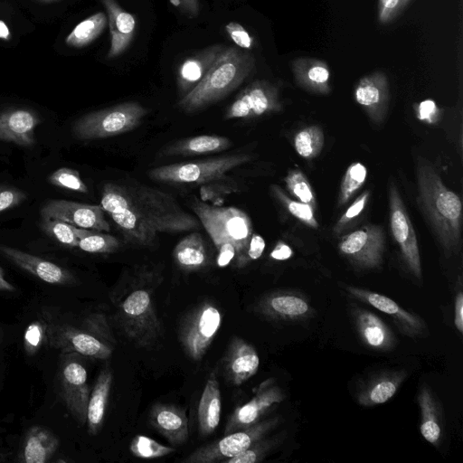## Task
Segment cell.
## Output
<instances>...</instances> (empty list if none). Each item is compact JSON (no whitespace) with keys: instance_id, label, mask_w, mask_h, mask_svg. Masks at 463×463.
<instances>
[{"instance_id":"obj_41","label":"cell","mask_w":463,"mask_h":463,"mask_svg":"<svg viewBox=\"0 0 463 463\" xmlns=\"http://www.w3.org/2000/svg\"><path fill=\"white\" fill-rule=\"evenodd\" d=\"M129 450L136 458L152 459L167 456L175 449L172 447L160 444L149 437L137 435L132 439L129 444Z\"/></svg>"},{"instance_id":"obj_33","label":"cell","mask_w":463,"mask_h":463,"mask_svg":"<svg viewBox=\"0 0 463 463\" xmlns=\"http://www.w3.org/2000/svg\"><path fill=\"white\" fill-rule=\"evenodd\" d=\"M404 378V372H397L374 379L359 394V403L373 406L386 402L395 394Z\"/></svg>"},{"instance_id":"obj_47","label":"cell","mask_w":463,"mask_h":463,"mask_svg":"<svg viewBox=\"0 0 463 463\" xmlns=\"http://www.w3.org/2000/svg\"><path fill=\"white\" fill-rule=\"evenodd\" d=\"M412 0H377V22L382 25L393 23Z\"/></svg>"},{"instance_id":"obj_36","label":"cell","mask_w":463,"mask_h":463,"mask_svg":"<svg viewBox=\"0 0 463 463\" xmlns=\"http://www.w3.org/2000/svg\"><path fill=\"white\" fill-rule=\"evenodd\" d=\"M78 248L89 253H113L120 246V241L109 233L75 227Z\"/></svg>"},{"instance_id":"obj_28","label":"cell","mask_w":463,"mask_h":463,"mask_svg":"<svg viewBox=\"0 0 463 463\" xmlns=\"http://www.w3.org/2000/svg\"><path fill=\"white\" fill-rule=\"evenodd\" d=\"M232 145L229 137L199 135L177 140L161 149L162 156H195L224 151Z\"/></svg>"},{"instance_id":"obj_30","label":"cell","mask_w":463,"mask_h":463,"mask_svg":"<svg viewBox=\"0 0 463 463\" xmlns=\"http://www.w3.org/2000/svg\"><path fill=\"white\" fill-rule=\"evenodd\" d=\"M173 257L176 265L186 272L202 270L211 261L207 243L196 231L178 241L174 248Z\"/></svg>"},{"instance_id":"obj_57","label":"cell","mask_w":463,"mask_h":463,"mask_svg":"<svg viewBox=\"0 0 463 463\" xmlns=\"http://www.w3.org/2000/svg\"><path fill=\"white\" fill-rule=\"evenodd\" d=\"M11 33L4 21L0 20V39L10 40Z\"/></svg>"},{"instance_id":"obj_15","label":"cell","mask_w":463,"mask_h":463,"mask_svg":"<svg viewBox=\"0 0 463 463\" xmlns=\"http://www.w3.org/2000/svg\"><path fill=\"white\" fill-rule=\"evenodd\" d=\"M42 218L56 219L73 226L109 232L110 226L100 205L67 200H50L41 208Z\"/></svg>"},{"instance_id":"obj_13","label":"cell","mask_w":463,"mask_h":463,"mask_svg":"<svg viewBox=\"0 0 463 463\" xmlns=\"http://www.w3.org/2000/svg\"><path fill=\"white\" fill-rule=\"evenodd\" d=\"M385 235L380 225L368 224L343 236L338 242L339 252L354 264L373 269L383 262Z\"/></svg>"},{"instance_id":"obj_5","label":"cell","mask_w":463,"mask_h":463,"mask_svg":"<svg viewBox=\"0 0 463 463\" xmlns=\"http://www.w3.org/2000/svg\"><path fill=\"white\" fill-rule=\"evenodd\" d=\"M190 207L217 250L219 268L243 254L253 233L251 220L244 211L209 204L195 196L191 198Z\"/></svg>"},{"instance_id":"obj_46","label":"cell","mask_w":463,"mask_h":463,"mask_svg":"<svg viewBox=\"0 0 463 463\" xmlns=\"http://www.w3.org/2000/svg\"><path fill=\"white\" fill-rule=\"evenodd\" d=\"M83 329L114 347L116 341L105 315L94 313L83 320Z\"/></svg>"},{"instance_id":"obj_50","label":"cell","mask_w":463,"mask_h":463,"mask_svg":"<svg viewBox=\"0 0 463 463\" xmlns=\"http://www.w3.org/2000/svg\"><path fill=\"white\" fill-rule=\"evenodd\" d=\"M27 198L24 191L9 185H0V213L12 209Z\"/></svg>"},{"instance_id":"obj_38","label":"cell","mask_w":463,"mask_h":463,"mask_svg":"<svg viewBox=\"0 0 463 463\" xmlns=\"http://www.w3.org/2000/svg\"><path fill=\"white\" fill-rule=\"evenodd\" d=\"M366 176L367 169L360 162H354L347 167L340 184L338 206L345 205L354 195L364 185Z\"/></svg>"},{"instance_id":"obj_55","label":"cell","mask_w":463,"mask_h":463,"mask_svg":"<svg viewBox=\"0 0 463 463\" xmlns=\"http://www.w3.org/2000/svg\"><path fill=\"white\" fill-rule=\"evenodd\" d=\"M454 323L456 328L462 333L463 332V295L459 291L456 297L455 301V317Z\"/></svg>"},{"instance_id":"obj_31","label":"cell","mask_w":463,"mask_h":463,"mask_svg":"<svg viewBox=\"0 0 463 463\" xmlns=\"http://www.w3.org/2000/svg\"><path fill=\"white\" fill-rule=\"evenodd\" d=\"M222 396L215 373H212L204 385L197 411L198 430L202 436L212 434L219 426Z\"/></svg>"},{"instance_id":"obj_17","label":"cell","mask_w":463,"mask_h":463,"mask_svg":"<svg viewBox=\"0 0 463 463\" xmlns=\"http://www.w3.org/2000/svg\"><path fill=\"white\" fill-rule=\"evenodd\" d=\"M354 97L373 123H382L390 101V86L386 73L375 71L362 77L354 87Z\"/></svg>"},{"instance_id":"obj_10","label":"cell","mask_w":463,"mask_h":463,"mask_svg":"<svg viewBox=\"0 0 463 463\" xmlns=\"http://www.w3.org/2000/svg\"><path fill=\"white\" fill-rule=\"evenodd\" d=\"M60 392L69 411L80 424L87 420L90 389L87 371L77 354H62L59 370Z\"/></svg>"},{"instance_id":"obj_27","label":"cell","mask_w":463,"mask_h":463,"mask_svg":"<svg viewBox=\"0 0 463 463\" xmlns=\"http://www.w3.org/2000/svg\"><path fill=\"white\" fill-rule=\"evenodd\" d=\"M59 448L58 438L48 429L33 426L29 429L21 444L18 461L24 463H45Z\"/></svg>"},{"instance_id":"obj_29","label":"cell","mask_w":463,"mask_h":463,"mask_svg":"<svg viewBox=\"0 0 463 463\" xmlns=\"http://www.w3.org/2000/svg\"><path fill=\"white\" fill-rule=\"evenodd\" d=\"M112 382L113 371L109 364H106L99 372L89 397L86 423L91 436L97 435L103 426Z\"/></svg>"},{"instance_id":"obj_35","label":"cell","mask_w":463,"mask_h":463,"mask_svg":"<svg viewBox=\"0 0 463 463\" xmlns=\"http://www.w3.org/2000/svg\"><path fill=\"white\" fill-rule=\"evenodd\" d=\"M108 24L107 14L98 12L80 22L65 38V43L73 48H83L95 41Z\"/></svg>"},{"instance_id":"obj_59","label":"cell","mask_w":463,"mask_h":463,"mask_svg":"<svg viewBox=\"0 0 463 463\" xmlns=\"http://www.w3.org/2000/svg\"><path fill=\"white\" fill-rule=\"evenodd\" d=\"M2 338H3V332H2V330L0 329V344H1V342H2Z\"/></svg>"},{"instance_id":"obj_40","label":"cell","mask_w":463,"mask_h":463,"mask_svg":"<svg viewBox=\"0 0 463 463\" xmlns=\"http://www.w3.org/2000/svg\"><path fill=\"white\" fill-rule=\"evenodd\" d=\"M284 181L288 191L293 196L309 204L314 210L317 209V203L312 185L300 169H289Z\"/></svg>"},{"instance_id":"obj_20","label":"cell","mask_w":463,"mask_h":463,"mask_svg":"<svg viewBox=\"0 0 463 463\" xmlns=\"http://www.w3.org/2000/svg\"><path fill=\"white\" fill-rule=\"evenodd\" d=\"M347 291L376 309L392 317L393 321L400 327L401 331L409 336H417L426 329L424 322L420 317L402 308L396 302L387 298L364 288L347 287Z\"/></svg>"},{"instance_id":"obj_34","label":"cell","mask_w":463,"mask_h":463,"mask_svg":"<svg viewBox=\"0 0 463 463\" xmlns=\"http://www.w3.org/2000/svg\"><path fill=\"white\" fill-rule=\"evenodd\" d=\"M418 402L421 414V435L428 442L437 445L441 437L440 416L438 404L427 386L420 389Z\"/></svg>"},{"instance_id":"obj_49","label":"cell","mask_w":463,"mask_h":463,"mask_svg":"<svg viewBox=\"0 0 463 463\" xmlns=\"http://www.w3.org/2000/svg\"><path fill=\"white\" fill-rule=\"evenodd\" d=\"M44 336L45 327L41 322L35 321L27 326L24 332V345L28 355H33L39 350Z\"/></svg>"},{"instance_id":"obj_3","label":"cell","mask_w":463,"mask_h":463,"mask_svg":"<svg viewBox=\"0 0 463 463\" xmlns=\"http://www.w3.org/2000/svg\"><path fill=\"white\" fill-rule=\"evenodd\" d=\"M418 202L447 256L461 244L462 203L424 158L417 163Z\"/></svg>"},{"instance_id":"obj_7","label":"cell","mask_w":463,"mask_h":463,"mask_svg":"<svg viewBox=\"0 0 463 463\" xmlns=\"http://www.w3.org/2000/svg\"><path fill=\"white\" fill-rule=\"evenodd\" d=\"M248 154H232L203 160L180 162L150 169L148 177L156 182L200 184L221 180L232 169L250 160Z\"/></svg>"},{"instance_id":"obj_2","label":"cell","mask_w":463,"mask_h":463,"mask_svg":"<svg viewBox=\"0 0 463 463\" xmlns=\"http://www.w3.org/2000/svg\"><path fill=\"white\" fill-rule=\"evenodd\" d=\"M148 270L137 273L114 290L115 320L125 336L136 345L147 348L162 335V325L153 298L159 283Z\"/></svg>"},{"instance_id":"obj_8","label":"cell","mask_w":463,"mask_h":463,"mask_svg":"<svg viewBox=\"0 0 463 463\" xmlns=\"http://www.w3.org/2000/svg\"><path fill=\"white\" fill-rule=\"evenodd\" d=\"M222 314L211 300H203L188 311L179 324L178 338L186 356L202 360L222 326Z\"/></svg>"},{"instance_id":"obj_6","label":"cell","mask_w":463,"mask_h":463,"mask_svg":"<svg viewBox=\"0 0 463 463\" xmlns=\"http://www.w3.org/2000/svg\"><path fill=\"white\" fill-rule=\"evenodd\" d=\"M148 110L137 101H127L85 114L72 125L80 140H95L123 135L137 128Z\"/></svg>"},{"instance_id":"obj_12","label":"cell","mask_w":463,"mask_h":463,"mask_svg":"<svg viewBox=\"0 0 463 463\" xmlns=\"http://www.w3.org/2000/svg\"><path fill=\"white\" fill-rule=\"evenodd\" d=\"M389 218L392 236L400 247L402 259L410 271L421 279L420 249L413 225L397 186H389Z\"/></svg>"},{"instance_id":"obj_4","label":"cell","mask_w":463,"mask_h":463,"mask_svg":"<svg viewBox=\"0 0 463 463\" xmlns=\"http://www.w3.org/2000/svg\"><path fill=\"white\" fill-rule=\"evenodd\" d=\"M255 68V57L240 47H226L201 81L179 99L177 107L194 113L224 99L237 89Z\"/></svg>"},{"instance_id":"obj_26","label":"cell","mask_w":463,"mask_h":463,"mask_svg":"<svg viewBox=\"0 0 463 463\" xmlns=\"http://www.w3.org/2000/svg\"><path fill=\"white\" fill-rule=\"evenodd\" d=\"M308 303L300 296L288 292H273L262 298L256 311L277 320L302 319L310 314Z\"/></svg>"},{"instance_id":"obj_44","label":"cell","mask_w":463,"mask_h":463,"mask_svg":"<svg viewBox=\"0 0 463 463\" xmlns=\"http://www.w3.org/2000/svg\"><path fill=\"white\" fill-rule=\"evenodd\" d=\"M51 184L61 188L86 194L89 189L81 179L80 173L72 168L60 167L48 177Z\"/></svg>"},{"instance_id":"obj_25","label":"cell","mask_w":463,"mask_h":463,"mask_svg":"<svg viewBox=\"0 0 463 463\" xmlns=\"http://www.w3.org/2000/svg\"><path fill=\"white\" fill-rule=\"evenodd\" d=\"M294 80L301 89L315 94L331 91V71L328 64L313 57H298L291 61Z\"/></svg>"},{"instance_id":"obj_53","label":"cell","mask_w":463,"mask_h":463,"mask_svg":"<svg viewBox=\"0 0 463 463\" xmlns=\"http://www.w3.org/2000/svg\"><path fill=\"white\" fill-rule=\"evenodd\" d=\"M179 11L189 18H194L200 12L199 0H170Z\"/></svg>"},{"instance_id":"obj_45","label":"cell","mask_w":463,"mask_h":463,"mask_svg":"<svg viewBox=\"0 0 463 463\" xmlns=\"http://www.w3.org/2000/svg\"><path fill=\"white\" fill-rule=\"evenodd\" d=\"M369 198V191H364L355 198L335 224L333 232L335 235L341 234L354 223L366 207Z\"/></svg>"},{"instance_id":"obj_18","label":"cell","mask_w":463,"mask_h":463,"mask_svg":"<svg viewBox=\"0 0 463 463\" xmlns=\"http://www.w3.org/2000/svg\"><path fill=\"white\" fill-rule=\"evenodd\" d=\"M260 358L253 345L243 338L233 336L222 359V370L227 383L239 386L258 371Z\"/></svg>"},{"instance_id":"obj_51","label":"cell","mask_w":463,"mask_h":463,"mask_svg":"<svg viewBox=\"0 0 463 463\" xmlns=\"http://www.w3.org/2000/svg\"><path fill=\"white\" fill-rule=\"evenodd\" d=\"M225 30L238 47L247 51H250L253 47L252 37L240 24L230 22L226 24Z\"/></svg>"},{"instance_id":"obj_52","label":"cell","mask_w":463,"mask_h":463,"mask_svg":"<svg viewBox=\"0 0 463 463\" xmlns=\"http://www.w3.org/2000/svg\"><path fill=\"white\" fill-rule=\"evenodd\" d=\"M417 114L421 120L433 123L439 115V109L431 99H426L418 104Z\"/></svg>"},{"instance_id":"obj_32","label":"cell","mask_w":463,"mask_h":463,"mask_svg":"<svg viewBox=\"0 0 463 463\" xmlns=\"http://www.w3.org/2000/svg\"><path fill=\"white\" fill-rule=\"evenodd\" d=\"M355 324L362 342L374 350H389L394 345L392 330L383 321L372 312L355 310Z\"/></svg>"},{"instance_id":"obj_14","label":"cell","mask_w":463,"mask_h":463,"mask_svg":"<svg viewBox=\"0 0 463 463\" xmlns=\"http://www.w3.org/2000/svg\"><path fill=\"white\" fill-rule=\"evenodd\" d=\"M46 332L50 345L61 350V354L74 353L106 360L114 349L91 333L68 324L50 325Z\"/></svg>"},{"instance_id":"obj_58","label":"cell","mask_w":463,"mask_h":463,"mask_svg":"<svg viewBox=\"0 0 463 463\" xmlns=\"http://www.w3.org/2000/svg\"><path fill=\"white\" fill-rule=\"evenodd\" d=\"M35 1H38V2H41V3L50 4V3H54V2L61 1V0H35Z\"/></svg>"},{"instance_id":"obj_42","label":"cell","mask_w":463,"mask_h":463,"mask_svg":"<svg viewBox=\"0 0 463 463\" xmlns=\"http://www.w3.org/2000/svg\"><path fill=\"white\" fill-rule=\"evenodd\" d=\"M75 227L61 220L42 218L41 228L50 237L61 244L75 248L78 246V237Z\"/></svg>"},{"instance_id":"obj_22","label":"cell","mask_w":463,"mask_h":463,"mask_svg":"<svg viewBox=\"0 0 463 463\" xmlns=\"http://www.w3.org/2000/svg\"><path fill=\"white\" fill-rule=\"evenodd\" d=\"M150 425L172 445L184 444L189 435L185 411L174 404L156 403L148 415Z\"/></svg>"},{"instance_id":"obj_1","label":"cell","mask_w":463,"mask_h":463,"mask_svg":"<svg viewBox=\"0 0 463 463\" xmlns=\"http://www.w3.org/2000/svg\"><path fill=\"white\" fill-rule=\"evenodd\" d=\"M131 245H154L159 234L198 231L197 217L171 194L142 184L107 183L99 204Z\"/></svg>"},{"instance_id":"obj_16","label":"cell","mask_w":463,"mask_h":463,"mask_svg":"<svg viewBox=\"0 0 463 463\" xmlns=\"http://www.w3.org/2000/svg\"><path fill=\"white\" fill-rule=\"evenodd\" d=\"M284 398L282 390L274 383L273 379L263 382L252 399L237 407L231 414L223 434L243 430L257 423L273 405L281 402Z\"/></svg>"},{"instance_id":"obj_43","label":"cell","mask_w":463,"mask_h":463,"mask_svg":"<svg viewBox=\"0 0 463 463\" xmlns=\"http://www.w3.org/2000/svg\"><path fill=\"white\" fill-rule=\"evenodd\" d=\"M279 441V437L264 439L255 441L247 449L233 456L230 458L224 459L222 463H257L260 462L267 454L276 447Z\"/></svg>"},{"instance_id":"obj_48","label":"cell","mask_w":463,"mask_h":463,"mask_svg":"<svg viewBox=\"0 0 463 463\" xmlns=\"http://www.w3.org/2000/svg\"><path fill=\"white\" fill-rule=\"evenodd\" d=\"M265 245L266 243L262 236L258 233H252L243 254L233 260L234 267L237 269L245 268L250 262L260 258L265 250Z\"/></svg>"},{"instance_id":"obj_39","label":"cell","mask_w":463,"mask_h":463,"mask_svg":"<svg viewBox=\"0 0 463 463\" xmlns=\"http://www.w3.org/2000/svg\"><path fill=\"white\" fill-rule=\"evenodd\" d=\"M270 191L273 196L291 215L313 229H317L318 227V222L314 214L315 210L309 204L300 201L292 200L277 184H272L270 186Z\"/></svg>"},{"instance_id":"obj_11","label":"cell","mask_w":463,"mask_h":463,"mask_svg":"<svg viewBox=\"0 0 463 463\" xmlns=\"http://www.w3.org/2000/svg\"><path fill=\"white\" fill-rule=\"evenodd\" d=\"M281 110L279 87L266 80H257L237 95L227 108L224 118L249 119Z\"/></svg>"},{"instance_id":"obj_21","label":"cell","mask_w":463,"mask_h":463,"mask_svg":"<svg viewBox=\"0 0 463 463\" xmlns=\"http://www.w3.org/2000/svg\"><path fill=\"white\" fill-rule=\"evenodd\" d=\"M41 123L38 114L27 109L0 112V140L23 146L35 143L34 131Z\"/></svg>"},{"instance_id":"obj_37","label":"cell","mask_w":463,"mask_h":463,"mask_svg":"<svg viewBox=\"0 0 463 463\" xmlns=\"http://www.w3.org/2000/svg\"><path fill=\"white\" fill-rule=\"evenodd\" d=\"M325 136L319 126H308L299 129L293 137L297 153L303 158L311 160L321 153Z\"/></svg>"},{"instance_id":"obj_19","label":"cell","mask_w":463,"mask_h":463,"mask_svg":"<svg viewBox=\"0 0 463 463\" xmlns=\"http://www.w3.org/2000/svg\"><path fill=\"white\" fill-rule=\"evenodd\" d=\"M0 252L14 265L46 283L73 285L77 282L70 270L38 256L5 245H0Z\"/></svg>"},{"instance_id":"obj_23","label":"cell","mask_w":463,"mask_h":463,"mask_svg":"<svg viewBox=\"0 0 463 463\" xmlns=\"http://www.w3.org/2000/svg\"><path fill=\"white\" fill-rule=\"evenodd\" d=\"M108 18L110 35V46L108 59L122 54L130 45L136 32V19L125 11L116 0H100Z\"/></svg>"},{"instance_id":"obj_54","label":"cell","mask_w":463,"mask_h":463,"mask_svg":"<svg viewBox=\"0 0 463 463\" xmlns=\"http://www.w3.org/2000/svg\"><path fill=\"white\" fill-rule=\"evenodd\" d=\"M292 254L293 251L288 245L283 241H279L270 252V257L277 260H285L291 258Z\"/></svg>"},{"instance_id":"obj_9","label":"cell","mask_w":463,"mask_h":463,"mask_svg":"<svg viewBox=\"0 0 463 463\" xmlns=\"http://www.w3.org/2000/svg\"><path fill=\"white\" fill-rule=\"evenodd\" d=\"M279 422L278 418L260 420L257 423L197 448L185 457L183 463H217L247 449L255 441L265 437Z\"/></svg>"},{"instance_id":"obj_24","label":"cell","mask_w":463,"mask_h":463,"mask_svg":"<svg viewBox=\"0 0 463 463\" xmlns=\"http://www.w3.org/2000/svg\"><path fill=\"white\" fill-rule=\"evenodd\" d=\"M226 48L217 43L210 45L185 59L177 72L176 86L179 99L191 91Z\"/></svg>"},{"instance_id":"obj_56","label":"cell","mask_w":463,"mask_h":463,"mask_svg":"<svg viewBox=\"0 0 463 463\" xmlns=\"http://www.w3.org/2000/svg\"><path fill=\"white\" fill-rule=\"evenodd\" d=\"M0 290L13 292L15 288L5 278L4 269L0 267Z\"/></svg>"}]
</instances>
